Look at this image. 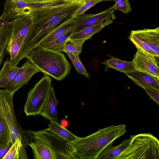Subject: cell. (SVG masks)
<instances>
[{"label": "cell", "mask_w": 159, "mask_h": 159, "mask_svg": "<svg viewBox=\"0 0 159 159\" xmlns=\"http://www.w3.org/2000/svg\"><path fill=\"white\" fill-rule=\"evenodd\" d=\"M85 0L69 1L44 9L32 16V25L28 39L20 56L21 61L48 34L68 21L74 19L76 11Z\"/></svg>", "instance_id": "cell-1"}, {"label": "cell", "mask_w": 159, "mask_h": 159, "mask_svg": "<svg viewBox=\"0 0 159 159\" xmlns=\"http://www.w3.org/2000/svg\"><path fill=\"white\" fill-rule=\"evenodd\" d=\"M126 131L125 124L112 125L100 129L86 137H79L70 144L77 159H96L105 148Z\"/></svg>", "instance_id": "cell-2"}, {"label": "cell", "mask_w": 159, "mask_h": 159, "mask_svg": "<svg viewBox=\"0 0 159 159\" xmlns=\"http://www.w3.org/2000/svg\"><path fill=\"white\" fill-rule=\"evenodd\" d=\"M41 72L45 73L58 81L67 76L71 66L64 54L48 49L39 44L25 57Z\"/></svg>", "instance_id": "cell-3"}, {"label": "cell", "mask_w": 159, "mask_h": 159, "mask_svg": "<svg viewBox=\"0 0 159 159\" xmlns=\"http://www.w3.org/2000/svg\"><path fill=\"white\" fill-rule=\"evenodd\" d=\"M117 159H159V141L150 133L131 135Z\"/></svg>", "instance_id": "cell-4"}, {"label": "cell", "mask_w": 159, "mask_h": 159, "mask_svg": "<svg viewBox=\"0 0 159 159\" xmlns=\"http://www.w3.org/2000/svg\"><path fill=\"white\" fill-rule=\"evenodd\" d=\"M14 93L5 89H0V110L9 126L12 143L19 138L21 140L24 148L26 149L30 143L29 139L27 132L18 123L14 113L13 101Z\"/></svg>", "instance_id": "cell-5"}, {"label": "cell", "mask_w": 159, "mask_h": 159, "mask_svg": "<svg viewBox=\"0 0 159 159\" xmlns=\"http://www.w3.org/2000/svg\"><path fill=\"white\" fill-rule=\"evenodd\" d=\"M52 87V79L50 76L43 73V77L28 93L24 108L26 116L39 115Z\"/></svg>", "instance_id": "cell-6"}, {"label": "cell", "mask_w": 159, "mask_h": 159, "mask_svg": "<svg viewBox=\"0 0 159 159\" xmlns=\"http://www.w3.org/2000/svg\"><path fill=\"white\" fill-rule=\"evenodd\" d=\"M33 132L49 144L56 153L57 159H77L73 153L70 143L46 128Z\"/></svg>", "instance_id": "cell-7"}, {"label": "cell", "mask_w": 159, "mask_h": 159, "mask_svg": "<svg viewBox=\"0 0 159 159\" xmlns=\"http://www.w3.org/2000/svg\"><path fill=\"white\" fill-rule=\"evenodd\" d=\"M12 24L11 34L10 41L20 38L22 44L19 54L17 61L21 52L27 42L32 25V16L30 15H24L18 17L11 22Z\"/></svg>", "instance_id": "cell-8"}, {"label": "cell", "mask_w": 159, "mask_h": 159, "mask_svg": "<svg viewBox=\"0 0 159 159\" xmlns=\"http://www.w3.org/2000/svg\"><path fill=\"white\" fill-rule=\"evenodd\" d=\"M115 10L114 5L97 14L84 13L77 16L74 19L76 22V25L74 32L79 31L85 27L102 23L110 18L115 19L114 13Z\"/></svg>", "instance_id": "cell-9"}, {"label": "cell", "mask_w": 159, "mask_h": 159, "mask_svg": "<svg viewBox=\"0 0 159 159\" xmlns=\"http://www.w3.org/2000/svg\"><path fill=\"white\" fill-rule=\"evenodd\" d=\"M157 58L137 50L132 61L136 70L144 72L159 78L158 60H157Z\"/></svg>", "instance_id": "cell-10"}, {"label": "cell", "mask_w": 159, "mask_h": 159, "mask_svg": "<svg viewBox=\"0 0 159 159\" xmlns=\"http://www.w3.org/2000/svg\"><path fill=\"white\" fill-rule=\"evenodd\" d=\"M40 72V70L28 60L20 67L15 78L5 89L15 93L27 84L34 74Z\"/></svg>", "instance_id": "cell-11"}, {"label": "cell", "mask_w": 159, "mask_h": 159, "mask_svg": "<svg viewBox=\"0 0 159 159\" xmlns=\"http://www.w3.org/2000/svg\"><path fill=\"white\" fill-rule=\"evenodd\" d=\"M34 142H30L28 145L31 148L35 159H57V156L49 144L43 139L29 130Z\"/></svg>", "instance_id": "cell-12"}, {"label": "cell", "mask_w": 159, "mask_h": 159, "mask_svg": "<svg viewBox=\"0 0 159 159\" xmlns=\"http://www.w3.org/2000/svg\"><path fill=\"white\" fill-rule=\"evenodd\" d=\"M125 74L134 84L143 89H152L159 91V77L137 70Z\"/></svg>", "instance_id": "cell-13"}, {"label": "cell", "mask_w": 159, "mask_h": 159, "mask_svg": "<svg viewBox=\"0 0 159 159\" xmlns=\"http://www.w3.org/2000/svg\"><path fill=\"white\" fill-rule=\"evenodd\" d=\"M59 102L52 87L39 115L51 121L58 122L57 107Z\"/></svg>", "instance_id": "cell-14"}, {"label": "cell", "mask_w": 159, "mask_h": 159, "mask_svg": "<svg viewBox=\"0 0 159 159\" xmlns=\"http://www.w3.org/2000/svg\"><path fill=\"white\" fill-rule=\"evenodd\" d=\"M159 56V27L133 30Z\"/></svg>", "instance_id": "cell-15"}, {"label": "cell", "mask_w": 159, "mask_h": 159, "mask_svg": "<svg viewBox=\"0 0 159 159\" xmlns=\"http://www.w3.org/2000/svg\"><path fill=\"white\" fill-rule=\"evenodd\" d=\"M113 21L110 18L102 23L85 27L79 31L73 32L69 39H82L85 41L91 39L93 35L101 31Z\"/></svg>", "instance_id": "cell-16"}, {"label": "cell", "mask_w": 159, "mask_h": 159, "mask_svg": "<svg viewBox=\"0 0 159 159\" xmlns=\"http://www.w3.org/2000/svg\"><path fill=\"white\" fill-rule=\"evenodd\" d=\"M76 25L74 19L65 22L48 34L39 44L42 46L49 43L70 30H75Z\"/></svg>", "instance_id": "cell-17"}, {"label": "cell", "mask_w": 159, "mask_h": 159, "mask_svg": "<svg viewBox=\"0 0 159 159\" xmlns=\"http://www.w3.org/2000/svg\"><path fill=\"white\" fill-rule=\"evenodd\" d=\"M11 30V22L0 18V66L4 59L5 50L10 39Z\"/></svg>", "instance_id": "cell-18"}, {"label": "cell", "mask_w": 159, "mask_h": 159, "mask_svg": "<svg viewBox=\"0 0 159 159\" xmlns=\"http://www.w3.org/2000/svg\"><path fill=\"white\" fill-rule=\"evenodd\" d=\"M20 67L12 65L7 59L0 71V88H5L15 78Z\"/></svg>", "instance_id": "cell-19"}, {"label": "cell", "mask_w": 159, "mask_h": 159, "mask_svg": "<svg viewBox=\"0 0 159 159\" xmlns=\"http://www.w3.org/2000/svg\"><path fill=\"white\" fill-rule=\"evenodd\" d=\"M46 129L70 143L74 142L79 138L71 133L58 122L51 121L48 125V127Z\"/></svg>", "instance_id": "cell-20"}, {"label": "cell", "mask_w": 159, "mask_h": 159, "mask_svg": "<svg viewBox=\"0 0 159 159\" xmlns=\"http://www.w3.org/2000/svg\"><path fill=\"white\" fill-rule=\"evenodd\" d=\"M102 64L108 68L116 69L125 74L136 70L132 61H123L113 57Z\"/></svg>", "instance_id": "cell-21"}, {"label": "cell", "mask_w": 159, "mask_h": 159, "mask_svg": "<svg viewBox=\"0 0 159 159\" xmlns=\"http://www.w3.org/2000/svg\"><path fill=\"white\" fill-rule=\"evenodd\" d=\"M129 139H125L120 144L113 146L112 144L105 148L98 156V159H117L118 157L128 145Z\"/></svg>", "instance_id": "cell-22"}, {"label": "cell", "mask_w": 159, "mask_h": 159, "mask_svg": "<svg viewBox=\"0 0 159 159\" xmlns=\"http://www.w3.org/2000/svg\"><path fill=\"white\" fill-rule=\"evenodd\" d=\"M26 149L24 148L21 140L18 138L2 158V159H28Z\"/></svg>", "instance_id": "cell-23"}, {"label": "cell", "mask_w": 159, "mask_h": 159, "mask_svg": "<svg viewBox=\"0 0 159 159\" xmlns=\"http://www.w3.org/2000/svg\"><path fill=\"white\" fill-rule=\"evenodd\" d=\"M11 143H12L10 128L0 110V147H4Z\"/></svg>", "instance_id": "cell-24"}, {"label": "cell", "mask_w": 159, "mask_h": 159, "mask_svg": "<svg viewBox=\"0 0 159 159\" xmlns=\"http://www.w3.org/2000/svg\"><path fill=\"white\" fill-rule=\"evenodd\" d=\"M22 44L20 38H18L9 42L6 48V51L10 55V62L14 66H17L18 64V58Z\"/></svg>", "instance_id": "cell-25"}, {"label": "cell", "mask_w": 159, "mask_h": 159, "mask_svg": "<svg viewBox=\"0 0 159 159\" xmlns=\"http://www.w3.org/2000/svg\"><path fill=\"white\" fill-rule=\"evenodd\" d=\"M74 31L75 30H70L54 41L42 46L54 51L60 52H64L65 43Z\"/></svg>", "instance_id": "cell-26"}, {"label": "cell", "mask_w": 159, "mask_h": 159, "mask_svg": "<svg viewBox=\"0 0 159 159\" xmlns=\"http://www.w3.org/2000/svg\"><path fill=\"white\" fill-rule=\"evenodd\" d=\"M129 39L135 46L137 50H140L159 58V56L140 37L134 33L132 30L130 33Z\"/></svg>", "instance_id": "cell-27"}, {"label": "cell", "mask_w": 159, "mask_h": 159, "mask_svg": "<svg viewBox=\"0 0 159 159\" xmlns=\"http://www.w3.org/2000/svg\"><path fill=\"white\" fill-rule=\"evenodd\" d=\"M85 41L82 39H68L65 43L64 52L66 51L79 55L81 52L83 45Z\"/></svg>", "instance_id": "cell-28"}, {"label": "cell", "mask_w": 159, "mask_h": 159, "mask_svg": "<svg viewBox=\"0 0 159 159\" xmlns=\"http://www.w3.org/2000/svg\"><path fill=\"white\" fill-rule=\"evenodd\" d=\"M64 52L70 58L78 73L89 78V73L82 64L79 55L72 53L66 51Z\"/></svg>", "instance_id": "cell-29"}, {"label": "cell", "mask_w": 159, "mask_h": 159, "mask_svg": "<svg viewBox=\"0 0 159 159\" xmlns=\"http://www.w3.org/2000/svg\"><path fill=\"white\" fill-rule=\"evenodd\" d=\"M115 2V9L121 11L124 14L131 12L132 9L129 0H113Z\"/></svg>", "instance_id": "cell-30"}, {"label": "cell", "mask_w": 159, "mask_h": 159, "mask_svg": "<svg viewBox=\"0 0 159 159\" xmlns=\"http://www.w3.org/2000/svg\"><path fill=\"white\" fill-rule=\"evenodd\" d=\"M104 0H85L84 3L75 12L74 16L75 18L77 16L84 14L85 11L96 4Z\"/></svg>", "instance_id": "cell-31"}, {"label": "cell", "mask_w": 159, "mask_h": 159, "mask_svg": "<svg viewBox=\"0 0 159 159\" xmlns=\"http://www.w3.org/2000/svg\"><path fill=\"white\" fill-rule=\"evenodd\" d=\"M149 97L158 106L159 104V91L152 89H143Z\"/></svg>", "instance_id": "cell-32"}, {"label": "cell", "mask_w": 159, "mask_h": 159, "mask_svg": "<svg viewBox=\"0 0 159 159\" xmlns=\"http://www.w3.org/2000/svg\"><path fill=\"white\" fill-rule=\"evenodd\" d=\"M12 144V143H11L8 145L4 147H0V159H2V158L6 154Z\"/></svg>", "instance_id": "cell-33"}, {"label": "cell", "mask_w": 159, "mask_h": 159, "mask_svg": "<svg viewBox=\"0 0 159 159\" xmlns=\"http://www.w3.org/2000/svg\"><path fill=\"white\" fill-rule=\"evenodd\" d=\"M26 2L29 3H41L49 2L55 0H23Z\"/></svg>", "instance_id": "cell-34"}, {"label": "cell", "mask_w": 159, "mask_h": 159, "mask_svg": "<svg viewBox=\"0 0 159 159\" xmlns=\"http://www.w3.org/2000/svg\"><path fill=\"white\" fill-rule=\"evenodd\" d=\"M71 0V1H80L82 0Z\"/></svg>", "instance_id": "cell-35"}]
</instances>
